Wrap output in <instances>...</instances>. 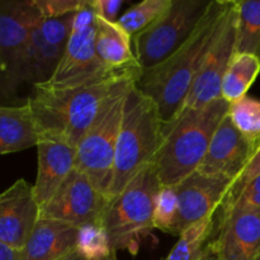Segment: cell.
<instances>
[{"label":"cell","instance_id":"obj_1","mask_svg":"<svg viewBox=\"0 0 260 260\" xmlns=\"http://www.w3.org/2000/svg\"><path fill=\"white\" fill-rule=\"evenodd\" d=\"M141 73L140 68L128 69L70 88L33 85L27 104L32 111L38 139L76 147L114 89L126 80L139 81Z\"/></svg>","mask_w":260,"mask_h":260},{"label":"cell","instance_id":"obj_29","mask_svg":"<svg viewBox=\"0 0 260 260\" xmlns=\"http://www.w3.org/2000/svg\"><path fill=\"white\" fill-rule=\"evenodd\" d=\"M260 175V144L256 147V150L254 151L253 156L249 160V162L246 164V167L244 168V170L241 172V174L239 175L238 179L233 183L230 188V192H229L228 197H226L225 202L222 206H228L240 194L241 190L249 184L253 179H255L256 177Z\"/></svg>","mask_w":260,"mask_h":260},{"label":"cell","instance_id":"obj_33","mask_svg":"<svg viewBox=\"0 0 260 260\" xmlns=\"http://www.w3.org/2000/svg\"><path fill=\"white\" fill-rule=\"evenodd\" d=\"M81 259V256H80V254L78 253V251H74V253H71L70 255H68V256H65V258H62V259H60V260H80Z\"/></svg>","mask_w":260,"mask_h":260},{"label":"cell","instance_id":"obj_19","mask_svg":"<svg viewBox=\"0 0 260 260\" xmlns=\"http://www.w3.org/2000/svg\"><path fill=\"white\" fill-rule=\"evenodd\" d=\"M131 36L118 23L95 15L96 53L107 68L112 70L141 69L131 48Z\"/></svg>","mask_w":260,"mask_h":260},{"label":"cell","instance_id":"obj_23","mask_svg":"<svg viewBox=\"0 0 260 260\" xmlns=\"http://www.w3.org/2000/svg\"><path fill=\"white\" fill-rule=\"evenodd\" d=\"M235 52L260 61V0H236Z\"/></svg>","mask_w":260,"mask_h":260},{"label":"cell","instance_id":"obj_17","mask_svg":"<svg viewBox=\"0 0 260 260\" xmlns=\"http://www.w3.org/2000/svg\"><path fill=\"white\" fill-rule=\"evenodd\" d=\"M36 147L38 170L33 194L41 208L56 194L75 169L76 147L51 140H40Z\"/></svg>","mask_w":260,"mask_h":260},{"label":"cell","instance_id":"obj_2","mask_svg":"<svg viewBox=\"0 0 260 260\" xmlns=\"http://www.w3.org/2000/svg\"><path fill=\"white\" fill-rule=\"evenodd\" d=\"M230 4L231 0H211L189 38L159 65L142 70L137 88L156 102L164 123L172 121L182 109Z\"/></svg>","mask_w":260,"mask_h":260},{"label":"cell","instance_id":"obj_35","mask_svg":"<svg viewBox=\"0 0 260 260\" xmlns=\"http://www.w3.org/2000/svg\"><path fill=\"white\" fill-rule=\"evenodd\" d=\"M102 260H118V259H117V251L113 250L111 254H109L108 256H107V258H104Z\"/></svg>","mask_w":260,"mask_h":260},{"label":"cell","instance_id":"obj_22","mask_svg":"<svg viewBox=\"0 0 260 260\" xmlns=\"http://www.w3.org/2000/svg\"><path fill=\"white\" fill-rule=\"evenodd\" d=\"M260 74V61L248 53H234L221 86V98L228 103L240 101Z\"/></svg>","mask_w":260,"mask_h":260},{"label":"cell","instance_id":"obj_6","mask_svg":"<svg viewBox=\"0 0 260 260\" xmlns=\"http://www.w3.org/2000/svg\"><path fill=\"white\" fill-rule=\"evenodd\" d=\"M136 83L137 80H126L114 89L83 139L76 145L75 169L85 174L107 197L112 183L124 102L129 88Z\"/></svg>","mask_w":260,"mask_h":260},{"label":"cell","instance_id":"obj_12","mask_svg":"<svg viewBox=\"0 0 260 260\" xmlns=\"http://www.w3.org/2000/svg\"><path fill=\"white\" fill-rule=\"evenodd\" d=\"M236 43V0L231 4L223 18L218 35L216 36L202 66L189 89L184 109H198L221 98V86L231 57L235 53Z\"/></svg>","mask_w":260,"mask_h":260},{"label":"cell","instance_id":"obj_4","mask_svg":"<svg viewBox=\"0 0 260 260\" xmlns=\"http://www.w3.org/2000/svg\"><path fill=\"white\" fill-rule=\"evenodd\" d=\"M162 126L156 102L134 84L124 102L109 200L117 197L142 168L151 164L161 144Z\"/></svg>","mask_w":260,"mask_h":260},{"label":"cell","instance_id":"obj_32","mask_svg":"<svg viewBox=\"0 0 260 260\" xmlns=\"http://www.w3.org/2000/svg\"><path fill=\"white\" fill-rule=\"evenodd\" d=\"M0 260H22V250L10 248L0 241Z\"/></svg>","mask_w":260,"mask_h":260},{"label":"cell","instance_id":"obj_10","mask_svg":"<svg viewBox=\"0 0 260 260\" xmlns=\"http://www.w3.org/2000/svg\"><path fill=\"white\" fill-rule=\"evenodd\" d=\"M75 14L57 19H42L33 28L28 40L19 70L17 84L47 83L55 74L74 24Z\"/></svg>","mask_w":260,"mask_h":260},{"label":"cell","instance_id":"obj_3","mask_svg":"<svg viewBox=\"0 0 260 260\" xmlns=\"http://www.w3.org/2000/svg\"><path fill=\"white\" fill-rule=\"evenodd\" d=\"M229 107L220 98L202 108L180 111L164 123L161 144L152 160L161 185H178L198 169Z\"/></svg>","mask_w":260,"mask_h":260},{"label":"cell","instance_id":"obj_28","mask_svg":"<svg viewBox=\"0 0 260 260\" xmlns=\"http://www.w3.org/2000/svg\"><path fill=\"white\" fill-rule=\"evenodd\" d=\"M38 9L45 19H57L76 14L90 4V0H36Z\"/></svg>","mask_w":260,"mask_h":260},{"label":"cell","instance_id":"obj_16","mask_svg":"<svg viewBox=\"0 0 260 260\" xmlns=\"http://www.w3.org/2000/svg\"><path fill=\"white\" fill-rule=\"evenodd\" d=\"M40 218L33 185L18 179L0 193V241L23 250Z\"/></svg>","mask_w":260,"mask_h":260},{"label":"cell","instance_id":"obj_21","mask_svg":"<svg viewBox=\"0 0 260 260\" xmlns=\"http://www.w3.org/2000/svg\"><path fill=\"white\" fill-rule=\"evenodd\" d=\"M217 213L185 229L164 260H202L213 250Z\"/></svg>","mask_w":260,"mask_h":260},{"label":"cell","instance_id":"obj_27","mask_svg":"<svg viewBox=\"0 0 260 260\" xmlns=\"http://www.w3.org/2000/svg\"><path fill=\"white\" fill-rule=\"evenodd\" d=\"M178 211V193L177 187L161 185L155 197L152 225L154 229L161 230L162 233L172 234L173 225Z\"/></svg>","mask_w":260,"mask_h":260},{"label":"cell","instance_id":"obj_31","mask_svg":"<svg viewBox=\"0 0 260 260\" xmlns=\"http://www.w3.org/2000/svg\"><path fill=\"white\" fill-rule=\"evenodd\" d=\"M123 0H91L90 8L94 14L109 22H117V14Z\"/></svg>","mask_w":260,"mask_h":260},{"label":"cell","instance_id":"obj_26","mask_svg":"<svg viewBox=\"0 0 260 260\" xmlns=\"http://www.w3.org/2000/svg\"><path fill=\"white\" fill-rule=\"evenodd\" d=\"M228 113L239 131L260 141V101L246 95L231 103Z\"/></svg>","mask_w":260,"mask_h":260},{"label":"cell","instance_id":"obj_34","mask_svg":"<svg viewBox=\"0 0 260 260\" xmlns=\"http://www.w3.org/2000/svg\"><path fill=\"white\" fill-rule=\"evenodd\" d=\"M202 260H220V258H218V255L215 253V251H212V253L208 254V255L205 256Z\"/></svg>","mask_w":260,"mask_h":260},{"label":"cell","instance_id":"obj_20","mask_svg":"<svg viewBox=\"0 0 260 260\" xmlns=\"http://www.w3.org/2000/svg\"><path fill=\"white\" fill-rule=\"evenodd\" d=\"M38 134L27 103L19 107L0 106V155L37 146Z\"/></svg>","mask_w":260,"mask_h":260},{"label":"cell","instance_id":"obj_24","mask_svg":"<svg viewBox=\"0 0 260 260\" xmlns=\"http://www.w3.org/2000/svg\"><path fill=\"white\" fill-rule=\"evenodd\" d=\"M172 2L173 0H144L124 12L123 15L117 19V23L134 37L161 17L172 5Z\"/></svg>","mask_w":260,"mask_h":260},{"label":"cell","instance_id":"obj_36","mask_svg":"<svg viewBox=\"0 0 260 260\" xmlns=\"http://www.w3.org/2000/svg\"><path fill=\"white\" fill-rule=\"evenodd\" d=\"M255 260H260V250H259V254H258V256L255 258Z\"/></svg>","mask_w":260,"mask_h":260},{"label":"cell","instance_id":"obj_9","mask_svg":"<svg viewBox=\"0 0 260 260\" xmlns=\"http://www.w3.org/2000/svg\"><path fill=\"white\" fill-rule=\"evenodd\" d=\"M36 0H0V89L17 91L18 70L33 28L42 19Z\"/></svg>","mask_w":260,"mask_h":260},{"label":"cell","instance_id":"obj_25","mask_svg":"<svg viewBox=\"0 0 260 260\" xmlns=\"http://www.w3.org/2000/svg\"><path fill=\"white\" fill-rule=\"evenodd\" d=\"M76 251L85 260H102L113 251L102 223H91L79 229Z\"/></svg>","mask_w":260,"mask_h":260},{"label":"cell","instance_id":"obj_8","mask_svg":"<svg viewBox=\"0 0 260 260\" xmlns=\"http://www.w3.org/2000/svg\"><path fill=\"white\" fill-rule=\"evenodd\" d=\"M122 70L108 69L95 48V15L90 4L74 17L73 29L62 58L52 78L43 83L51 88H70Z\"/></svg>","mask_w":260,"mask_h":260},{"label":"cell","instance_id":"obj_7","mask_svg":"<svg viewBox=\"0 0 260 260\" xmlns=\"http://www.w3.org/2000/svg\"><path fill=\"white\" fill-rule=\"evenodd\" d=\"M211 0H173L167 12L132 37L134 53L142 70L151 69L174 53L189 38Z\"/></svg>","mask_w":260,"mask_h":260},{"label":"cell","instance_id":"obj_5","mask_svg":"<svg viewBox=\"0 0 260 260\" xmlns=\"http://www.w3.org/2000/svg\"><path fill=\"white\" fill-rule=\"evenodd\" d=\"M161 183L155 165L142 168L117 197L109 200L102 225L114 251L139 253L141 241L154 229L155 197Z\"/></svg>","mask_w":260,"mask_h":260},{"label":"cell","instance_id":"obj_14","mask_svg":"<svg viewBox=\"0 0 260 260\" xmlns=\"http://www.w3.org/2000/svg\"><path fill=\"white\" fill-rule=\"evenodd\" d=\"M233 182L194 172L175 185L178 211L172 235H179L198 221L216 215L228 197Z\"/></svg>","mask_w":260,"mask_h":260},{"label":"cell","instance_id":"obj_18","mask_svg":"<svg viewBox=\"0 0 260 260\" xmlns=\"http://www.w3.org/2000/svg\"><path fill=\"white\" fill-rule=\"evenodd\" d=\"M79 229L61 221L38 218L27 244L22 260H60L76 250Z\"/></svg>","mask_w":260,"mask_h":260},{"label":"cell","instance_id":"obj_15","mask_svg":"<svg viewBox=\"0 0 260 260\" xmlns=\"http://www.w3.org/2000/svg\"><path fill=\"white\" fill-rule=\"evenodd\" d=\"M259 144V140L250 139L239 131L228 113L218 124L207 152L196 172L210 177L225 178L234 183Z\"/></svg>","mask_w":260,"mask_h":260},{"label":"cell","instance_id":"obj_11","mask_svg":"<svg viewBox=\"0 0 260 260\" xmlns=\"http://www.w3.org/2000/svg\"><path fill=\"white\" fill-rule=\"evenodd\" d=\"M108 203L109 198L85 174L74 169L56 194L40 208V217L80 229L102 223Z\"/></svg>","mask_w":260,"mask_h":260},{"label":"cell","instance_id":"obj_30","mask_svg":"<svg viewBox=\"0 0 260 260\" xmlns=\"http://www.w3.org/2000/svg\"><path fill=\"white\" fill-rule=\"evenodd\" d=\"M231 206L260 208V175L251 180L230 205L221 206V208H229Z\"/></svg>","mask_w":260,"mask_h":260},{"label":"cell","instance_id":"obj_13","mask_svg":"<svg viewBox=\"0 0 260 260\" xmlns=\"http://www.w3.org/2000/svg\"><path fill=\"white\" fill-rule=\"evenodd\" d=\"M213 250L220 260H255L260 250V208H220Z\"/></svg>","mask_w":260,"mask_h":260}]
</instances>
